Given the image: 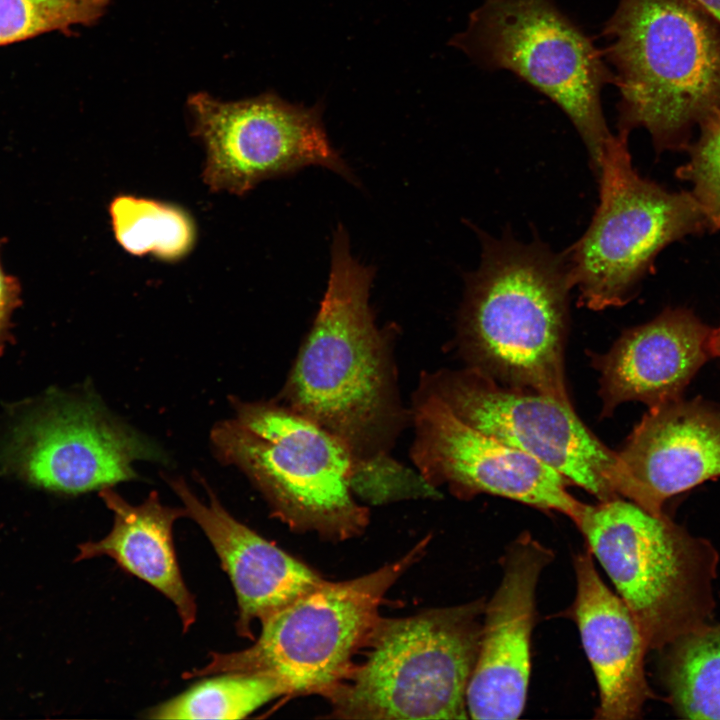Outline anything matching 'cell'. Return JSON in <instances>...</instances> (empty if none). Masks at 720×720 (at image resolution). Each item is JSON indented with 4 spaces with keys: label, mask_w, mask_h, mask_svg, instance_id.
I'll use <instances>...</instances> for the list:
<instances>
[{
    "label": "cell",
    "mask_w": 720,
    "mask_h": 720,
    "mask_svg": "<svg viewBox=\"0 0 720 720\" xmlns=\"http://www.w3.org/2000/svg\"><path fill=\"white\" fill-rule=\"evenodd\" d=\"M375 268L350 252L339 224L327 287L278 400L323 427L354 459L391 453L411 424L394 357L395 327L380 328L369 304Z\"/></svg>",
    "instance_id": "obj_1"
},
{
    "label": "cell",
    "mask_w": 720,
    "mask_h": 720,
    "mask_svg": "<svg viewBox=\"0 0 720 720\" xmlns=\"http://www.w3.org/2000/svg\"><path fill=\"white\" fill-rule=\"evenodd\" d=\"M480 264L466 273L457 343L469 367L496 381L570 402L564 345L574 288L564 252L510 232L478 231Z\"/></svg>",
    "instance_id": "obj_2"
},
{
    "label": "cell",
    "mask_w": 720,
    "mask_h": 720,
    "mask_svg": "<svg viewBox=\"0 0 720 720\" xmlns=\"http://www.w3.org/2000/svg\"><path fill=\"white\" fill-rule=\"evenodd\" d=\"M602 49L619 91L618 133L686 150L720 108V25L690 0H619Z\"/></svg>",
    "instance_id": "obj_3"
},
{
    "label": "cell",
    "mask_w": 720,
    "mask_h": 720,
    "mask_svg": "<svg viewBox=\"0 0 720 720\" xmlns=\"http://www.w3.org/2000/svg\"><path fill=\"white\" fill-rule=\"evenodd\" d=\"M211 431L216 457L236 466L289 528L334 541L359 536L369 511L354 496L355 459L332 433L280 400H232Z\"/></svg>",
    "instance_id": "obj_4"
},
{
    "label": "cell",
    "mask_w": 720,
    "mask_h": 720,
    "mask_svg": "<svg viewBox=\"0 0 720 720\" xmlns=\"http://www.w3.org/2000/svg\"><path fill=\"white\" fill-rule=\"evenodd\" d=\"M484 600L379 618L362 664L325 697L331 717L466 719ZM364 646V647H365Z\"/></svg>",
    "instance_id": "obj_5"
},
{
    "label": "cell",
    "mask_w": 720,
    "mask_h": 720,
    "mask_svg": "<svg viewBox=\"0 0 720 720\" xmlns=\"http://www.w3.org/2000/svg\"><path fill=\"white\" fill-rule=\"evenodd\" d=\"M576 526L648 650L706 624L717 561L710 543L620 496L586 504Z\"/></svg>",
    "instance_id": "obj_6"
},
{
    "label": "cell",
    "mask_w": 720,
    "mask_h": 720,
    "mask_svg": "<svg viewBox=\"0 0 720 720\" xmlns=\"http://www.w3.org/2000/svg\"><path fill=\"white\" fill-rule=\"evenodd\" d=\"M429 538L368 574L340 582L324 580L261 621L250 647L212 653L209 662L185 672L194 678L222 673L261 674L274 678L285 695L326 696L351 671L364 647L387 591L424 553Z\"/></svg>",
    "instance_id": "obj_7"
},
{
    "label": "cell",
    "mask_w": 720,
    "mask_h": 720,
    "mask_svg": "<svg viewBox=\"0 0 720 720\" xmlns=\"http://www.w3.org/2000/svg\"><path fill=\"white\" fill-rule=\"evenodd\" d=\"M453 43L481 68L509 71L556 104L597 174L615 135L602 107L614 77L603 51L554 0H483Z\"/></svg>",
    "instance_id": "obj_8"
},
{
    "label": "cell",
    "mask_w": 720,
    "mask_h": 720,
    "mask_svg": "<svg viewBox=\"0 0 720 720\" xmlns=\"http://www.w3.org/2000/svg\"><path fill=\"white\" fill-rule=\"evenodd\" d=\"M628 135L607 144L596 177L599 204L583 235L564 251L580 303L592 310L625 305L670 243L708 222L690 192H671L638 174Z\"/></svg>",
    "instance_id": "obj_9"
},
{
    "label": "cell",
    "mask_w": 720,
    "mask_h": 720,
    "mask_svg": "<svg viewBox=\"0 0 720 720\" xmlns=\"http://www.w3.org/2000/svg\"><path fill=\"white\" fill-rule=\"evenodd\" d=\"M418 384L467 424L533 456L598 501L618 496L616 452L594 436L570 402L502 384L469 366L422 372Z\"/></svg>",
    "instance_id": "obj_10"
},
{
    "label": "cell",
    "mask_w": 720,
    "mask_h": 720,
    "mask_svg": "<svg viewBox=\"0 0 720 720\" xmlns=\"http://www.w3.org/2000/svg\"><path fill=\"white\" fill-rule=\"evenodd\" d=\"M187 106L193 135L206 150L202 179L210 191L242 196L261 181L311 165L358 183L329 141L316 108L274 95L224 102L202 92L190 96Z\"/></svg>",
    "instance_id": "obj_11"
},
{
    "label": "cell",
    "mask_w": 720,
    "mask_h": 720,
    "mask_svg": "<svg viewBox=\"0 0 720 720\" xmlns=\"http://www.w3.org/2000/svg\"><path fill=\"white\" fill-rule=\"evenodd\" d=\"M138 460L166 456L88 393L47 398L13 426L0 451L6 471L68 494L135 479Z\"/></svg>",
    "instance_id": "obj_12"
},
{
    "label": "cell",
    "mask_w": 720,
    "mask_h": 720,
    "mask_svg": "<svg viewBox=\"0 0 720 720\" xmlns=\"http://www.w3.org/2000/svg\"><path fill=\"white\" fill-rule=\"evenodd\" d=\"M410 414V457L436 488L447 485L463 498L479 493L505 497L579 522L586 504L568 492L571 484L562 475L467 424L420 384Z\"/></svg>",
    "instance_id": "obj_13"
},
{
    "label": "cell",
    "mask_w": 720,
    "mask_h": 720,
    "mask_svg": "<svg viewBox=\"0 0 720 720\" xmlns=\"http://www.w3.org/2000/svg\"><path fill=\"white\" fill-rule=\"evenodd\" d=\"M551 549L529 532L518 536L501 559L502 578L485 603L476 664L467 689L473 719H517L530 677V642L540 575Z\"/></svg>",
    "instance_id": "obj_14"
},
{
    "label": "cell",
    "mask_w": 720,
    "mask_h": 720,
    "mask_svg": "<svg viewBox=\"0 0 720 720\" xmlns=\"http://www.w3.org/2000/svg\"><path fill=\"white\" fill-rule=\"evenodd\" d=\"M720 478V408L681 398L649 408L616 452L615 491L648 512Z\"/></svg>",
    "instance_id": "obj_15"
},
{
    "label": "cell",
    "mask_w": 720,
    "mask_h": 720,
    "mask_svg": "<svg viewBox=\"0 0 720 720\" xmlns=\"http://www.w3.org/2000/svg\"><path fill=\"white\" fill-rule=\"evenodd\" d=\"M712 331L683 308H668L625 330L607 353L593 355L600 372L603 415L627 401L653 408L681 398L700 367L713 357Z\"/></svg>",
    "instance_id": "obj_16"
},
{
    "label": "cell",
    "mask_w": 720,
    "mask_h": 720,
    "mask_svg": "<svg viewBox=\"0 0 720 720\" xmlns=\"http://www.w3.org/2000/svg\"><path fill=\"white\" fill-rule=\"evenodd\" d=\"M168 483L184 504L186 517L207 536L232 582L241 636L252 638L253 621H263L325 580L231 516L207 484L209 503L199 500L181 478H170Z\"/></svg>",
    "instance_id": "obj_17"
},
{
    "label": "cell",
    "mask_w": 720,
    "mask_h": 720,
    "mask_svg": "<svg viewBox=\"0 0 720 720\" xmlns=\"http://www.w3.org/2000/svg\"><path fill=\"white\" fill-rule=\"evenodd\" d=\"M587 547L574 558L572 616L593 669L599 705L595 718L639 717L650 696L644 673L648 647L629 609L602 580Z\"/></svg>",
    "instance_id": "obj_18"
},
{
    "label": "cell",
    "mask_w": 720,
    "mask_h": 720,
    "mask_svg": "<svg viewBox=\"0 0 720 720\" xmlns=\"http://www.w3.org/2000/svg\"><path fill=\"white\" fill-rule=\"evenodd\" d=\"M99 495L113 513L112 529L101 540L82 544L77 559L112 558L167 597L187 631L196 620L197 608L183 580L172 535L175 521L186 516L185 508L162 504L154 491L139 505L128 503L111 487L101 489Z\"/></svg>",
    "instance_id": "obj_19"
},
{
    "label": "cell",
    "mask_w": 720,
    "mask_h": 720,
    "mask_svg": "<svg viewBox=\"0 0 720 720\" xmlns=\"http://www.w3.org/2000/svg\"><path fill=\"white\" fill-rule=\"evenodd\" d=\"M109 214L116 241L131 255L176 262L194 247L195 223L178 205L121 194L110 202Z\"/></svg>",
    "instance_id": "obj_20"
},
{
    "label": "cell",
    "mask_w": 720,
    "mask_h": 720,
    "mask_svg": "<svg viewBox=\"0 0 720 720\" xmlns=\"http://www.w3.org/2000/svg\"><path fill=\"white\" fill-rule=\"evenodd\" d=\"M670 645L666 682L673 707L684 718L720 720V626L702 625Z\"/></svg>",
    "instance_id": "obj_21"
},
{
    "label": "cell",
    "mask_w": 720,
    "mask_h": 720,
    "mask_svg": "<svg viewBox=\"0 0 720 720\" xmlns=\"http://www.w3.org/2000/svg\"><path fill=\"white\" fill-rule=\"evenodd\" d=\"M285 695L272 677L222 673L202 680L149 711L152 719H242L267 702Z\"/></svg>",
    "instance_id": "obj_22"
},
{
    "label": "cell",
    "mask_w": 720,
    "mask_h": 720,
    "mask_svg": "<svg viewBox=\"0 0 720 720\" xmlns=\"http://www.w3.org/2000/svg\"><path fill=\"white\" fill-rule=\"evenodd\" d=\"M110 0H0V45L43 32L90 24Z\"/></svg>",
    "instance_id": "obj_23"
},
{
    "label": "cell",
    "mask_w": 720,
    "mask_h": 720,
    "mask_svg": "<svg viewBox=\"0 0 720 720\" xmlns=\"http://www.w3.org/2000/svg\"><path fill=\"white\" fill-rule=\"evenodd\" d=\"M350 487L355 497L370 505L441 496L417 469L400 463L391 454L355 460Z\"/></svg>",
    "instance_id": "obj_24"
},
{
    "label": "cell",
    "mask_w": 720,
    "mask_h": 720,
    "mask_svg": "<svg viewBox=\"0 0 720 720\" xmlns=\"http://www.w3.org/2000/svg\"><path fill=\"white\" fill-rule=\"evenodd\" d=\"M700 135L686 150L689 160L677 170L678 178L692 185L690 192L710 230L720 229V108L700 126Z\"/></svg>",
    "instance_id": "obj_25"
},
{
    "label": "cell",
    "mask_w": 720,
    "mask_h": 720,
    "mask_svg": "<svg viewBox=\"0 0 720 720\" xmlns=\"http://www.w3.org/2000/svg\"><path fill=\"white\" fill-rule=\"evenodd\" d=\"M19 293L18 281L7 275L0 263V353L8 340L10 317L19 304Z\"/></svg>",
    "instance_id": "obj_26"
},
{
    "label": "cell",
    "mask_w": 720,
    "mask_h": 720,
    "mask_svg": "<svg viewBox=\"0 0 720 720\" xmlns=\"http://www.w3.org/2000/svg\"><path fill=\"white\" fill-rule=\"evenodd\" d=\"M720 25V0H690Z\"/></svg>",
    "instance_id": "obj_27"
},
{
    "label": "cell",
    "mask_w": 720,
    "mask_h": 720,
    "mask_svg": "<svg viewBox=\"0 0 720 720\" xmlns=\"http://www.w3.org/2000/svg\"><path fill=\"white\" fill-rule=\"evenodd\" d=\"M711 345L713 357L720 358V326L712 331Z\"/></svg>",
    "instance_id": "obj_28"
}]
</instances>
